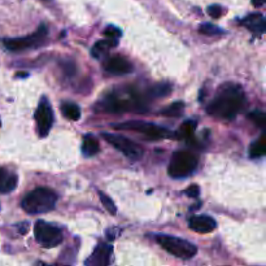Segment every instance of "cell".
<instances>
[{"label":"cell","mask_w":266,"mask_h":266,"mask_svg":"<svg viewBox=\"0 0 266 266\" xmlns=\"http://www.w3.org/2000/svg\"><path fill=\"white\" fill-rule=\"evenodd\" d=\"M245 103V95L239 84L228 83L218 88L213 100L207 107L210 116L216 118L232 121L236 118Z\"/></svg>","instance_id":"obj_1"},{"label":"cell","mask_w":266,"mask_h":266,"mask_svg":"<svg viewBox=\"0 0 266 266\" xmlns=\"http://www.w3.org/2000/svg\"><path fill=\"white\" fill-rule=\"evenodd\" d=\"M102 107L104 111L111 113L146 112L147 100L135 91H129V96L111 94L103 100Z\"/></svg>","instance_id":"obj_2"},{"label":"cell","mask_w":266,"mask_h":266,"mask_svg":"<svg viewBox=\"0 0 266 266\" xmlns=\"http://www.w3.org/2000/svg\"><path fill=\"white\" fill-rule=\"evenodd\" d=\"M57 195L47 187H38L24 197L22 209L29 214H42L52 210L56 205Z\"/></svg>","instance_id":"obj_3"},{"label":"cell","mask_w":266,"mask_h":266,"mask_svg":"<svg viewBox=\"0 0 266 266\" xmlns=\"http://www.w3.org/2000/svg\"><path fill=\"white\" fill-rule=\"evenodd\" d=\"M199 158L193 152L190 151H177L172 156L168 172L173 178H185L192 174L197 168Z\"/></svg>","instance_id":"obj_4"},{"label":"cell","mask_w":266,"mask_h":266,"mask_svg":"<svg viewBox=\"0 0 266 266\" xmlns=\"http://www.w3.org/2000/svg\"><path fill=\"white\" fill-rule=\"evenodd\" d=\"M157 243L170 255L178 257V259L189 260L196 256L197 247L192 243L187 242L185 239L169 236V235H160L157 236Z\"/></svg>","instance_id":"obj_5"},{"label":"cell","mask_w":266,"mask_h":266,"mask_svg":"<svg viewBox=\"0 0 266 266\" xmlns=\"http://www.w3.org/2000/svg\"><path fill=\"white\" fill-rule=\"evenodd\" d=\"M47 35H48V29L46 25L39 26L38 30H35L33 34L21 37V38H12L4 40V46L12 52H21L26 49H32L35 47H39L44 43Z\"/></svg>","instance_id":"obj_6"},{"label":"cell","mask_w":266,"mask_h":266,"mask_svg":"<svg viewBox=\"0 0 266 266\" xmlns=\"http://www.w3.org/2000/svg\"><path fill=\"white\" fill-rule=\"evenodd\" d=\"M113 129L116 130H130V131H137L143 134L147 139H164V138L172 137L168 129L154 125V123L144 122V121H127V122L113 125Z\"/></svg>","instance_id":"obj_7"},{"label":"cell","mask_w":266,"mask_h":266,"mask_svg":"<svg viewBox=\"0 0 266 266\" xmlns=\"http://www.w3.org/2000/svg\"><path fill=\"white\" fill-rule=\"evenodd\" d=\"M35 240L46 248H53L63 243V231L46 221H37L34 226Z\"/></svg>","instance_id":"obj_8"},{"label":"cell","mask_w":266,"mask_h":266,"mask_svg":"<svg viewBox=\"0 0 266 266\" xmlns=\"http://www.w3.org/2000/svg\"><path fill=\"white\" fill-rule=\"evenodd\" d=\"M103 138H104L111 146H113L116 150H118L123 156H126L129 160L137 161V160H139V158L143 156V148L140 147L139 144L135 143V142H133L131 139H129V138L123 137V135L104 133L103 134Z\"/></svg>","instance_id":"obj_9"},{"label":"cell","mask_w":266,"mask_h":266,"mask_svg":"<svg viewBox=\"0 0 266 266\" xmlns=\"http://www.w3.org/2000/svg\"><path fill=\"white\" fill-rule=\"evenodd\" d=\"M35 122H37V130L39 137H47L49 130L53 125V111L52 107L46 98H43L39 103L38 108L35 111Z\"/></svg>","instance_id":"obj_10"},{"label":"cell","mask_w":266,"mask_h":266,"mask_svg":"<svg viewBox=\"0 0 266 266\" xmlns=\"http://www.w3.org/2000/svg\"><path fill=\"white\" fill-rule=\"evenodd\" d=\"M104 69L113 76H123L133 72V64L126 57L114 55L104 61Z\"/></svg>","instance_id":"obj_11"},{"label":"cell","mask_w":266,"mask_h":266,"mask_svg":"<svg viewBox=\"0 0 266 266\" xmlns=\"http://www.w3.org/2000/svg\"><path fill=\"white\" fill-rule=\"evenodd\" d=\"M111 255H112V245L107 244V243H99L92 255L86 260L84 264L91 266L108 265L111 261Z\"/></svg>","instance_id":"obj_12"},{"label":"cell","mask_w":266,"mask_h":266,"mask_svg":"<svg viewBox=\"0 0 266 266\" xmlns=\"http://www.w3.org/2000/svg\"><path fill=\"white\" fill-rule=\"evenodd\" d=\"M217 224L210 216H193L190 218L189 228L197 234H209L216 228Z\"/></svg>","instance_id":"obj_13"},{"label":"cell","mask_w":266,"mask_h":266,"mask_svg":"<svg viewBox=\"0 0 266 266\" xmlns=\"http://www.w3.org/2000/svg\"><path fill=\"white\" fill-rule=\"evenodd\" d=\"M18 177L7 168H0V193H9L17 187Z\"/></svg>","instance_id":"obj_14"},{"label":"cell","mask_w":266,"mask_h":266,"mask_svg":"<svg viewBox=\"0 0 266 266\" xmlns=\"http://www.w3.org/2000/svg\"><path fill=\"white\" fill-rule=\"evenodd\" d=\"M242 24L244 25L245 28H248L251 32H253L257 35L264 34L266 30L265 17H264L263 14H260V13L249 14L248 17H245L244 20H243Z\"/></svg>","instance_id":"obj_15"},{"label":"cell","mask_w":266,"mask_h":266,"mask_svg":"<svg viewBox=\"0 0 266 266\" xmlns=\"http://www.w3.org/2000/svg\"><path fill=\"white\" fill-rule=\"evenodd\" d=\"M100 151V144H99V140L94 137V135H86L83 138V142H82V153L86 157H92L95 154L99 153Z\"/></svg>","instance_id":"obj_16"},{"label":"cell","mask_w":266,"mask_h":266,"mask_svg":"<svg viewBox=\"0 0 266 266\" xmlns=\"http://www.w3.org/2000/svg\"><path fill=\"white\" fill-rule=\"evenodd\" d=\"M118 43L113 42L111 39H104V40H100V42L95 43L94 47L91 49V55L95 57V59H103V57L109 52V49L112 47H116Z\"/></svg>","instance_id":"obj_17"},{"label":"cell","mask_w":266,"mask_h":266,"mask_svg":"<svg viewBox=\"0 0 266 266\" xmlns=\"http://www.w3.org/2000/svg\"><path fill=\"white\" fill-rule=\"evenodd\" d=\"M196 127H197L196 121L189 119V121H186V122H183L182 125L179 126L178 131L175 134V138H178V139L191 140L193 138V135H195Z\"/></svg>","instance_id":"obj_18"},{"label":"cell","mask_w":266,"mask_h":266,"mask_svg":"<svg viewBox=\"0 0 266 266\" xmlns=\"http://www.w3.org/2000/svg\"><path fill=\"white\" fill-rule=\"evenodd\" d=\"M61 112H63L64 117L70 121H78L81 118V108L74 103H64L61 105Z\"/></svg>","instance_id":"obj_19"},{"label":"cell","mask_w":266,"mask_h":266,"mask_svg":"<svg viewBox=\"0 0 266 266\" xmlns=\"http://www.w3.org/2000/svg\"><path fill=\"white\" fill-rule=\"evenodd\" d=\"M266 152V142H265V137L261 135L257 140H255L251 147H249V156L252 158H259L263 157L264 154Z\"/></svg>","instance_id":"obj_20"},{"label":"cell","mask_w":266,"mask_h":266,"mask_svg":"<svg viewBox=\"0 0 266 266\" xmlns=\"http://www.w3.org/2000/svg\"><path fill=\"white\" fill-rule=\"evenodd\" d=\"M183 108H185V104L182 102H175L162 109L161 114L165 117H178L182 114Z\"/></svg>","instance_id":"obj_21"},{"label":"cell","mask_w":266,"mask_h":266,"mask_svg":"<svg viewBox=\"0 0 266 266\" xmlns=\"http://www.w3.org/2000/svg\"><path fill=\"white\" fill-rule=\"evenodd\" d=\"M170 92H172V87L166 83L156 84L150 88V95L152 98H164V96H168Z\"/></svg>","instance_id":"obj_22"},{"label":"cell","mask_w":266,"mask_h":266,"mask_svg":"<svg viewBox=\"0 0 266 266\" xmlns=\"http://www.w3.org/2000/svg\"><path fill=\"white\" fill-rule=\"evenodd\" d=\"M248 117L253 123H256V126H259L260 129H263L266 121V116L265 113H264V111H261V109H256V111H252V112L249 113Z\"/></svg>","instance_id":"obj_23"},{"label":"cell","mask_w":266,"mask_h":266,"mask_svg":"<svg viewBox=\"0 0 266 266\" xmlns=\"http://www.w3.org/2000/svg\"><path fill=\"white\" fill-rule=\"evenodd\" d=\"M99 199H100V201H102V204L104 205V208L107 210H108L111 214H114L117 213V207L116 204L113 203V200L111 199V197H108L107 195H105L104 192H99Z\"/></svg>","instance_id":"obj_24"},{"label":"cell","mask_w":266,"mask_h":266,"mask_svg":"<svg viewBox=\"0 0 266 266\" xmlns=\"http://www.w3.org/2000/svg\"><path fill=\"white\" fill-rule=\"evenodd\" d=\"M199 32L204 35H210V37H212V35L224 34L225 33L222 29H220L218 26H216V25L213 24H203L200 26Z\"/></svg>","instance_id":"obj_25"},{"label":"cell","mask_w":266,"mask_h":266,"mask_svg":"<svg viewBox=\"0 0 266 266\" xmlns=\"http://www.w3.org/2000/svg\"><path fill=\"white\" fill-rule=\"evenodd\" d=\"M121 35H122V32H121L118 28H116V26H108V28L104 30L105 38L111 39V40H113V42L118 43Z\"/></svg>","instance_id":"obj_26"},{"label":"cell","mask_w":266,"mask_h":266,"mask_svg":"<svg viewBox=\"0 0 266 266\" xmlns=\"http://www.w3.org/2000/svg\"><path fill=\"white\" fill-rule=\"evenodd\" d=\"M208 14H209L210 17L213 18H220L221 16H222V13H224V9H222V7L221 5H210V7H208Z\"/></svg>","instance_id":"obj_27"},{"label":"cell","mask_w":266,"mask_h":266,"mask_svg":"<svg viewBox=\"0 0 266 266\" xmlns=\"http://www.w3.org/2000/svg\"><path fill=\"white\" fill-rule=\"evenodd\" d=\"M185 193L190 197H197V196H199V193H200L199 186H197V185L190 186L189 189L185 190Z\"/></svg>","instance_id":"obj_28"},{"label":"cell","mask_w":266,"mask_h":266,"mask_svg":"<svg viewBox=\"0 0 266 266\" xmlns=\"http://www.w3.org/2000/svg\"><path fill=\"white\" fill-rule=\"evenodd\" d=\"M252 4L255 5V7L260 8V7H263L264 4H265V0H252Z\"/></svg>","instance_id":"obj_29"}]
</instances>
